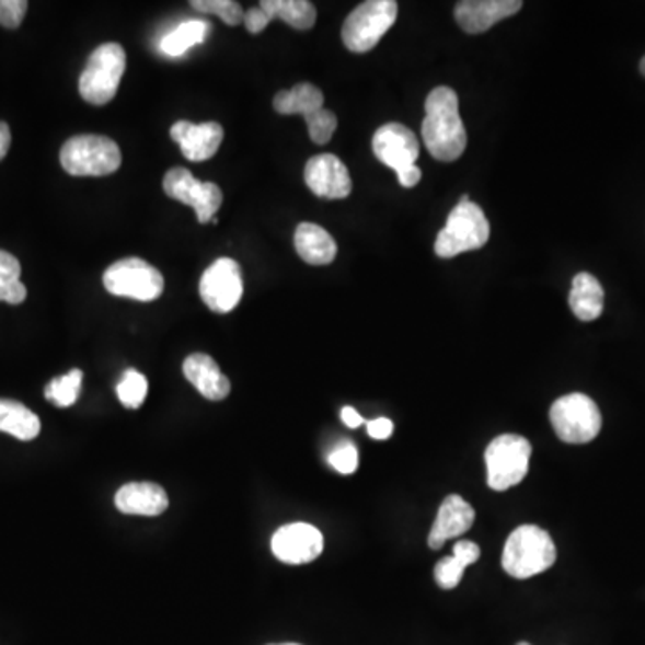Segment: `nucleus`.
<instances>
[{
  "instance_id": "obj_30",
  "label": "nucleus",
  "mask_w": 645,
  "mask_h": 645,
  "mask_svg": "<svg viewBox=\"0 0 645 645\" xmlns=\"http://www.w3.org/2000/svg\"><path fill=\"white\" fill-rule=\"evenodd\" d=\"M307 128H309V135L311 140L318 146H325L331 142L332 135L337 129V117L332 114L331 110H320L315 114L306 117Z\"/></svg>"
},
{
  "instance_id": "obj_17",
  "label": "nucleus",
  "mask_w": 645,
  "mask_h": 645,
  "mask_svg": "<svg viewBox=\"0 0 645 645\" xmlns=\"http://www.w3.org/2000/svg\"><path fill=\"white\" fill-rule=\"evenodd\" d=\"M475 520V511L463 497L450 495L439 506L438 517L434 520L429 534V548L434 551L444 548L452 538L469 531Z\"/></svg>"
},
{
  "instance_id": "obj_10",
  "label": "nucleus",
  "mask_w": 645,
  "mask_h": 645,
  "mask_svg": "<svg viewBox=\"0 0 645 645\" xmlns=\"http://www.w3.org/2000/svg\"><path fill=\"white\" fill-rule=\"evenodd\" d=\"M163 191L171 199L193 207L203 224L212 221L222 205L221 188L216 183L199 182L188 169H171L163 177Z\"/></svg>"
},
{
  "instance_id": "obj_4",
  "label": "nucleus",
  "mask_w": 645,
  "mask_h": 645,
  "mask_svg": "<svg viewBox=\"0 0 645 645\" xmlns=\"http://www.w3.org/2000/svg\"><path fill=\"white\" fill-rule=\"evenodd\" d=\"M59 160L72 176H108L120 168L123 154L112 138L76 135L64 143Z\"/></svg>"
},
{
  "instance_id": "obj_15",
  "label": "nucleus",
  "mask_w": 645,
  "mask_h": 645,
  "mask_svg": "<svg viewBox=\"0 0 645 645\" xmlns=\"http://www.w3.org/2000/svg\"><path fill=\"white\" fill-rule=\"evenodd\" d=\"M522 5L520 0H464L456 5V20L464 33L479 35L500 20L517 15Z\"/></svg>"
},
{
  "instance_id": "obj_3",
  "label": "nucleus",
  "mask_w": 645,
  "mask_h": 645,
  "mask_svg": "<svg viewBox=\"0 0 645 645\" xmlns=\"http://www.w3.org/2000/svg\"><path fill=\"white\" fill-rule=\"evenodd\" d=\"M556 556V545L548 531L538 526H520L506 542L503 567L509 576L528 579L551 568Z\"/></svg>"
},
{
  "instance_id": "obj_29",
  "label": "nucleus",
  "mask_w": 645,
  "mask_h": 645,
  "mask_svg": "<svg viewBox=\"0 0 645 645\" xmlns=\"http://www.w3.org/2000/svg\"><path fill=\"white\" fill-rule=\"evenodd\" d=\"M191 5L199 13L219 16L228 25H239L244 19L241 4L233 0H193Z\"/></svg>"
},
{
  "instance_id": "obj_37",
  "label": "nucleus",
  "mask_w": 645,
  "mask_h": 645,
  "mask_svg": "<svg viewBox=\"0 0 645 645\" xmlns=\"http://www.w3.org/2000/svg\"><path fill=\"white\" fill-rule=\"evenodd\" d=\"M396 176H399V183L402 187L413 188L416 187L419 180H422V171H419L418 165H414V168L407 169V171L396 174Z\"/></svg>"
},
{
  "instance_id": "obj_42",
  "label": "nucleus",
  "mask_w": 645,
  "mask_h": 645,
  "mask_svg": "<svg viewBox=\"0 0 645 645\" xmlns=\"http://www.w3.org/2000/svg\"><path fill=\"white\" fill-rule=\"evenodd\" d=\"M275 645H300V644H275Z\"/></svg>"
},
{
  "instance_id": "obj_38",
  "label": "nucleus",
  "mask_w": 645,
  "mask_h": 645,
  "mask_svg": "<svg viewBox=\"0 0 645 645\" xmlns=\"http://www.w3.org/2000/svg\"><path fill=\"white\" fill-rule=\"evenodd\" d=\"M341 419H343L350 429H357V427L365 424V418H362L354 407H343V411H341Z\"/></svg>"
},
{
  "instance_id": "obj_22",
  "label": "nucleus",
  "mask_w": 645,
  "mask_h": 645,
  "mask_svg": "<svg viewBox=\"0 0 645 645\" xmlns=\"http://www.w3.org/2000/svg\"><path fill=\"white\" fill-rule=\"evenodd\" d=\"M325 97L321 94V90L311 83L296 84L295 89L284 90L276 94L273 106L276 112L281 115H309L315 114L323 110Z\"/></svg>"
},
{
  "instance_id": "obj_13",
  "label": "nucleus",
  "mask_w": 645,
  "mask_h": 645,
  "mask_svg": "<svg viewBox=\"0 0 645 645\" xmlns=\"http://www.w3.org/2000/svg\"><path fill=\"white\" fill-rule=\"evenodd\" d=\"M272 549L280 562L306 565L314 562L323 552V534L311 523H289L275 532Z\"/></svg>"
},
{
  "instance_id": "obj_24",
  "label": "nucleus",
  "mask_w": 645,
  "mask_h": 645,
  "mask_svg": "<svg viewBox=\"0 0 645 645\" xmlns=\"http://www.w3.org/2000/svg\"><path fill=\"white\" fill-rule=\"evenodd\" d=\"M262 10L269 19L281 20L295 30L307 31L314 27L318 11L309 0H262Z\"/></svg>"
},
{
  "instance_id": "obj_40",
  "label": "nucleus",
  "mask_w": 645,
  "mask_h": 645,
  "mask_svg": "<svg viewBox=\"0 0 645 645\" xmlns=\"http://www.w3.org/2000/svg\"><path fill=\"white\" fill-rule=\"evenodd\" d=\"M641 72H642V74L645 76V56H644V58H642V61H641Z\"/></svg>"
},
{
  "instance_id": "obj_14",
  "label": "nucleus",
  "mask_w": 645,
  "mask_h": 645,
  "mask_svg": "<svg viewBox=\"0 0 645 645\" xmlns=\"http://www.w3.org/2000/svg\"><path fill=\"white\" fill-rule=\"evenodd\" d=\"M306 183L315 196L345 199L352 193V177L345 163L335 154H318L306 165Z\"/></svg>"
},
{
  "instance_id": "obj_31",
  "label": "nucleus",
  "mask_w": 645,
  "mask_h": 645,
  "mask_svg": "<svg viewBox=\"0 0 645 645\" xmlns=\"http://www.w3.org/2000/svg\"><path fill=\"white\" fill-rule=\"evenodd\" d=\"M467 567H470L469 563L461 560V557L452 556L444 557L441 562L436 565L434 568V577H436V581H438L439 587L445 588V590H452V588L458 587L461 579H463L464 571Z\"/></svg>"
},
{
  "instance_id": "obj_8",
  "label": "nucleus",
  "mask_w": 645,
  "mask_h": 645,
  "mask_svg": "<svg viewBox=\"0 0 645 645\" xmlns=\"http://www.w3.org/2000/svg\"><path fill=\"white\" fill-rule=\"evenodd\" d=\"M531 450L528 439L517 434H504L493 439L484 453L489 488L506 492L522 483L528 475Z\"/></svg>"
},
{
  "instance_id": "obj_36",
  "label": "nucleus",
  "mask_w": 645,
  "mask_h": 645,
  "mask_svg": "<svg viewBox=\"0 0 645 645\" xmlns=\"http://www.w3.org/2000/svg\"><path fill=\"white\" fill-rule=\"evenodd\" d=\"M393 422L388 418H377L368 422V434L373 439H388L393 434Z\"/></svg>"
},
{
  "instance_id": "obj_23",
  "label": "nucleus",
  "mask_w": 645,
  "mask_h": 645,
  "mask_svg": "<svg viewBox=\"0 0 645 645\" xmlns=\"http://www.w3.org/2000/svg\"><path fill=\"white\" fill-rule=\"evenodd\" d=\"M39 430L42 424L33 411L15 400L0 399V433L11 434L20 441H31Z\"/></svg>"
},
{
  "instance_id": "obj_35",
  "label": "nucleus",
  "mask_w": 645,
  "mask_h": 645,
  "mask_svg": "<svg viewBox=\"0 0 645 645\" xmlns=\"http://www.w3.org/2000/svg\"><path fill=\"white\" fill-rule=\"evenodd\" d=\"M453 554L464 560L469 565H472V563L477 562L479 557H481V549H479L477 543L461 540V542L453 545Z\"/></svg>"
},
{
  "instance_id": "obj_5",
  "label": "nucleus",
  "mask_w": 645,
  "mask_h": 645,
  "mask_svg": "<svg viewBox=\"0 0 645 645\" xmlns=\"http://www.w3.org/2000/svg\"><path fill=\"white\" fill-rule=\"evenodd\" d=\"M126 70V53L123 45L103 44L92 53L83 74L79 78V94L89 104L104 106L117 94L118 84Z\"/></svg>"
},
{
  "instance_id": "obj_33",
  "label": "nucleus",
  "mask_w": 645,
  "mask_h": 645,
  "mask_svg": "<svg viewBox=\"0 0 645 645\" xmlns=\"http://www.w3.org/2000/svg\"><path fill=\"white\" fill-rule=\"evenodd\" d=\"M27 8L30 4L25 0H0V25L16 30L22 24Z\"/></svg>"
},
{
  "instance_id": "obj_9",
  "label": "nucleus",
  "mask_w": 645,
  "mask_h": 645,
  "mask_svg": "<svg viewBox=\"0 0 645 645\" xmlns=\"http://www.w3.org/2000/svg\"><path fill=\"white\" fill-rule=\"evenodd\" d=\"M104 289L114 296L138 301L158 300L163 292V276L157 267L137 256L115 262L104 272Z\"/></svg>"
},
{
  "instance_id": "obj_34",
  "label": "nucleus",
  "mask_w": 645,
  "mask_h": 645,
  "mask_svg": "<svg viewBox=\"0 0 645 645\" xmlns=\"http://www.w3.org/2000/svg\"><path fill=\"white\" fill-rule=\"evenodd\" d=\"M242 22H244L246 30L250 31L252 35H258V33L266 30L269 22H272V19H269L266 11L262 10L261 5H258V8H253V10L246 11Z\"/></svg>"
},
{
  "instance_id": "obj_18",
  "label": "nucleus",
  "mask_w": 645,
  "mask_h": 645,
  "mask_svg": "<svg viewBox=\"0 0 645 645\" xmlns=\"http://www.w3.org/2000/svg\"><path fill=\"white\" fill-rule=\"evenodd\" d=\"M183 375L205 399L214 402L227 399L232 390L227 375L219 370L216 360L207 354L188 355L183 362Z\"/></svg>"
},
{
  "instance_id": "obj_32",
  "label": "nucleus",
  "mask_w": 645,
  "mask_h": 645,
  "mask_svg": "<svg viewBox=\"0 0 645 645\" xmlns=\"http://www.w3.org/2000/svg\"><path fill=\"white\" fill-rule=\"evenodd\" d=\"M329 463L332 464V469L343 473V475H350L359 467V452L355 449V445L350 441L337 445L329 456Z\"/></svg>"
},
{
  "instance_id": "obj_20",
  "label": "nucleus",
  "mask_w": 645,
  "mask_h": 645,
  "mask_svg": "<svg viewBox=\"0 0 645 645\" xmlns=\"http://www.w3.org/2000/svg\"><path fill=\"white\" fill-rule=\"evenodd\" d=\"M296 253L311 266H326L337 255L334 237L314 222H301L295 233Z\"/></svg>"
},
{
  "instance_id": "obj_12",
  "label": "nucleus",
  "mask_w": 645,
  "mask_h": 645,
  "mask_svg": "<svg viewBox=\"0 0 645 645\" xmlns=\"http://www.w3.org/2000/svg\"><path fill=\"white\" fill-rule=\"evenodd\" d=\"M371 146L375 157L396 174L414 168L419 157L418 138L404 124L390 123L377 129Z\"/></svg>"
},
{
  "instance_id": "obj_16",
  "label": "nucleus",
  "mask_w": 645,
  "mask_h": 645,
  "mask_svg": "<svg viewBox=\"0 0 645 645\" xmlns=\"http://www.w3.org/2000/svg\"><path fill=\"white\" fill-rule=\"evenodd\" d=\"M224 129L221 124H193L188 120H177L171 128V138L180 143L183 157L191 162H205L216 157L222 143Z\"/></svg>"
},
{
  "instance_id": "obj_26",
  "label": "nucleus",
  "mask_w": 645,
  "mask_h": 645,
  "mask_svg": "<svg viewBox=\"0 0 645 645\" xmlns=\"http://www.w3.org/2000/svg\"><path fill=\"white\" fill-rule=\"evenodd\" d=\"M20 262L16 256L0 250V301H8L11 306H19L25 300L27 289L20 281Z\"/></svg>"
},
{
  "instance_id": "obj_7",
  "label": "nucleus",
  "mask_w": 645,
  "mask_h": 645,
  "mask_svg": "<svg viewBox=\"0 0 645 645\" xmlns=\"http://www.w3.org/2000/svg\"><path fill=\"white\" fill-rule=\"evenodd\" d=\"M551 424L565 444H590L601 433V411L587 394H565L552 404Z\"/></svg>"
},
{
  "instance_id": "obj_21",
  "label": "nucleus",
  "mask_w": 645,
  "mask_h": 645,
  "mask_svg": "<svg viewBox=\"0 0 645 645\" xmlns=\"http://www.w3.org/2000/svg\"><path fill=\"white\" fill-rule=\"evenodd\" d=\"M568 303L577 320H597L604 309V289L596 276L590 273H579L572 280Z\"/></svg>"
},
{
  "instance_id": "obj_19",
  "label": "nucleus",
  "mask_w": 645,
  "mask_h": 645,
  "mask_svg": "<svg viewBox=\"0 0 645 645\" xmlns=\"http://www.w3.org/2000/svg\"><path fill=\"white\" fill-rule=\"evenodd\" d=\"M115 506L124 515H140V517H158L169 506L168 493L158 484L129 483L118 489L115 495Z\"/></svg>"
},
{
  "instance_id": "obj_11",
  "label": "nucleus",
  "mask_w": 645,
  "mask_h": 645,
  "mask_svg": "<svg viewBox=\"0 0 645 645\" xmlns=\"http://www.w3.org/2000/svg\"><path fill=\"white\" fill-rule=\"evenodd\" d=\"M244 292L241 266L233 258H219L203 273L199 295L212 312H232Z\"/></svg>"
},
{
  "instance_id": "obj_1",
  "label": "nucleus",
  "mask_w": 645,
  "mask_h": 645,
  "mask_svg": "<svg viewBox=\"0 0 645 645\" xmlns=\"http://www.w3.org/2000/svg\"><path fill=\"white\" fill-rule=\"evenodd\" d=\"M422 137L439 162H456L463 157L469 135L459 115L458 94L449 87H438L427 95Z\"/></svg>"
},
{
  "instance_id": "obj_2",
  "label": "nucleus",
  "mask_w": 645,
  "mask_h": 645,
  "mask_svg": "<svg viewBox=\"0 0 645 645\" xmlns=\"http://www.w3.org/2000/svg\"><path fill=\"white\" fill-rule=\"evenodd\" d=\"M489 232L488 217L484 216L483 208L470 201L469 196H463L436 237L434 252L439 258H452L464 252L481 250L489 241Z\"/></svg>"
},
{
  "instance_id": "obj_39",
  "label": "nucleus",
  "mask_w": 645,
  "mask_h": 645,
  "mask_svg": "<svg viewBox=\"0 0 645 645\" xmlns=\"http://www.w3.org/2000/svg\"><path fill=\"white\" fill-rule=\"evenodd\" d=\"M11 146L10 126L5 123H0V160L8 154Z\"/></svg>"
},
{
  "instance_id": "obj_6",
  "label": "nucleus",
  "mask_w": 645,
  "mask_h": 645,
  "mask_svg": "<svg viewBox=\"0 0 645 645\" xmlns=\"http://www.w3.org/2000/svg\"><path fill=\"white\" fill-rule=\"evenodd\" d=\"M399 16L394 0H368L352 11L343 24V44L352 53H368L393 27Z\"/></svg>"
},
{
  "instance_id": "obj_25",
  "label": "nucleus",
  "mask_w": 645,
  "mask_h": 645,
  "mask_svg": "<svg viewBox=\"0 0 645 645\" xmlns=\"http://www.w3.org/2000/svg\"><path fill=\"white\" fill-rule=\"evenodd\" d=\"M210 33V25L205 20H187L176 30L163 36L160 49L168 56H182L194 45L203 44Z\"/></svg>"
},
{
  "instance_id": "obj_28",
  "label": "nucleus",
  "mask_w": 645,
  "mask_h": 645,
  "mask_svg": "<svg viewBox=\"0 0 645 645\" xmlns=\"http://www.w3.org/2000/svg\"><path fill=\"white\" fill-rule=\"evenodd\" d=\"M117 396L124 407L138 410L146 402V396H148V379L138 371H126L117 384Z\"/></svg>"
},
{
  "instance_id": "obj_27",
  "label": "nucleus",
  "mask_w": 645,
  "mask_h": 645,
  "mask_svg": "<svg viewBox=\"0 0 645 645\" xmlns=\"http://www.w3.org/2000/svg\"><path fill=\"white\" fill-rule=\"evenodd\" d=\"M81 384H83V371H69L64 377L50 380L47 388H45V399L53 402L56 407H70L78 400Z\"/></svg>"
},
{
  "instance_id": "obj_41",
  "label": "nucleus",
  "mask_w": 645,
  "mask_h": 645,
  "mask_svg": "<svg viewBox=\"0 0 645 645\" xmlns=\"http://www.w3.org/2000/svg\"><path fill=\"white\" fill-rule=\"evenodd\" d=\"M517 645H531V644H528V642H520V644H517Z\"/></svg>"
}]
</instances>
